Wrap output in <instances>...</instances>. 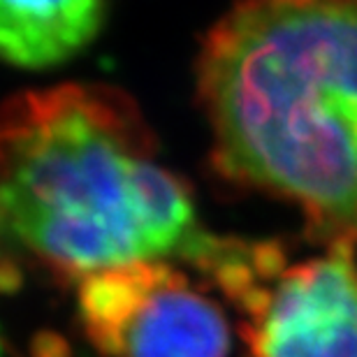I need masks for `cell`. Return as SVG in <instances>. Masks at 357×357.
<instances>
[{"label":"cell","instance_id":"cell-1","mask_svg":"<svg viewBox=\"0 0 357 357\" xmlns=\"http://www.w3.org/2000/svg\"><path fill=\"white\" fill-rule=\"evenodd\" d=\"M223 244L123 91L63 84L0 107V271L26 265L79 283L178 260L204 276Z\"/></svg>","mask_w":357,"mask_h":357},{"label":"cell","instance_id":"cell-2","mask_svg":"<svg viewBox=\"0 0 357 357\" xmlns=\"http://www.w3.org/2000/svg\"><path fill=\"white\" fill-rule=\"evenodd\" d=\"M211 165L357 246V0H234L195 66Z\"/></svg>","mask_w":357,"mask_h":357},{"label":"cell","instance_id":"cell-3","mask_svg":"<svg viewBox=\"0 0 357 357\" xmlns=\"http://www.w3.org/2000/svg\"><path fill=\"white\" fill-rule=\"evenodd\" d=\"M82 330L105 357H227L230 325L172 262L107 269L77 283Z\"/></svg>","mask_w":357,"mask_h":357},{"label":"cell","instance_id":"cell-4","mask_svg":"<svg viewBox=\"0 0 357 357\" xmlns=\"http://www.w3.org/2000/svg\"><path fill=\"white\" fill-rule=\"evenodd\" d=\"M246 357H357L355 246L260 278L237 302Z\"/></svg>","mask_w":357,"mask_h":357},{"label":"cell","instance_id":"cell-5","mask_svg":"<svg viewBox=\"0 0 357 357\" xmlns=\"http://www.w3.org/2000/svg\"><path fill=\"white\" fill-rule=\"evenodd\" d=\"M107 0H0V61L49 70L82 54L105 26Z\"/></svg>","mask_w":357,"mask_h":357}]
</instances>
